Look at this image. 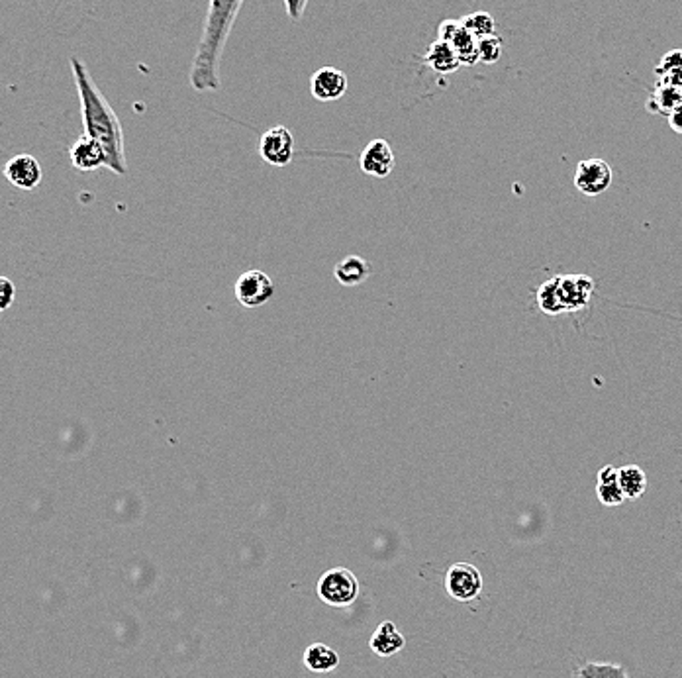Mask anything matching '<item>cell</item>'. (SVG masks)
Masks as SVG:
<instances>
[{"label":"cell","instance_id":"cell-1","mask_svg":"<svg viewBox=\"0 0 682 678\" xmlns=\"http://www.w3.org/2000/svg\"><path fill=\"white\" fill-rule=\"evenodd\" d=\"M69 66L81 100L85 136L93 137L95 142L100 144L107 157V169L116 175H126L127 163L120 118L116 116L108 98L100 93L85 61H81L79 57H71Z\"/></svg>","mask_w":682,"mask_h":678},{"label":"cell","instance_id":"cell-2","mask_svg":"<svg viewBox=\"0 0 682 678\" xmlns=\"http://www.w3.org/2000/svg\"><path fill=\"white\" fill-rule=\"evenodd\" d=\"M243 0H210L202 35L190 67V86L197 93L220 91V59Z\"/></svg>","mask_w":682,"mask_h":678},{"label":"cell","instance_id":"cell-3","mask_svg":"<svg viewBox=\"0 0 682 678\" xmlns=\"http://www.w3.org/2000/svg\"><path fill=\"white\" fill-rule=\"evenodd\" d=\"M359 591H361V588H359L357 577L345 567L326 571L320 577L316 586V592L321 602L333 608L351 606L359 598Z\"/></svg>","mask_w":682,"mask_h":678},{"label":"cell","instance_id":"cell-4","mask_svg":"<svg viewBox=\"0 0 682 678\" xmlns=\"http://www.w3.org/2000/svg\"><path fill=\"white\" fill-rule=\"evenodd\" d=\"M445 591L461 604H469L483 592V574L471 562H455L445 574Z\"/></svg>","mask_w":682,"mask_h":678},{"label":"cell","instance_id":"cell-5","mask_svg":"<svg viewBox=\"0 0 682 678\" xmlns=\"http://www.w3.org/2000/svg\"><path fill=\"white\" fill-rule=\"evenodd\" d=\"M612 167L604 159H585L576 165L575 187L585 197H600L612 187Z\"/></svg>","mask_w":682,"mask_h":678},{"label":"cell","instance_id":"cell-6","mask_svg":"<svg viewBox=\"0 0 682 678\" xmlns=\"http://www.w3.org/2000/svg\"><path fill=\"white\" fill-rule=\"evenodd\" d=\"M260 156L273 167H287L294 157V137L287 126H275L261 136Z\"/></svg>","mask_w":682,"mask_h":678},{"label":"cell","instance_id":"cell-7","mask_svg":"<svg viewBox=\"0 0 682 678\" xmlns=\"http://www.w3.org/2000/svg\"><path fill=\"white\" fill-rule=\"evenodd\" d=\"M596 283L588 275H559L557 292L565 312H576L588 306Z\"/></svg>","mask_w":682,"mask_h":678},{"label":"cell","instance_id":"cell-8","mask_svg":"<svg viewBox=\"0 0 682 678\" xmlns=\"http://www.w3.org/2000/svg\"><path fill=\"white\" fill-rule=\"evenodd\" d=\"M275 285L263 271H246L236 283V299L248 309H260L273 299Z\"/></svg>","mask_w":682,"mask_h":678},{"label":"cell","instance_id":"cell-9","mask_svg":"<svg viewBox=\"0 0 682 678\" xmlns=\"http://www.w3.org/2000/svg\"><path fill=\"white\" fill-rule=\"evenodd\" d=\"M6 181L22 190H34L42 183V165L28 153H20L6 161L3 169Z\"/></svg>","mask_w":682,"mask_h":678},{"label":"cell","instance_id":"cell-10","mask_svg":"<svg viewBox=\"0 0 682 678\" xmlns=\"http://www.w3.org/2000/svg\"><path fill=\"white\" fill-rule=\"evenodd\" d=\"M347 75L338 67H320L310 79V93L320 102L340 100L347 93Z\"/></svg>","mask_w":682,"mask_h":678},{"label":"cell","instance_id":"cell-11","mask_svg":"<svg viewBox=\"0 0 682 678\" xmlns=\"http://www.w3.org/2000/svg\"><path fill=\"white\" fill-rule=\"evenodd\" d=\"M359 167L371 177L384 178L394 169V153L387 139H372L359 157Z\"/></svg>","mask_w":682,"mask_h":678},{"label":"cell","instance_id":"cell-12","mask_svg":"<svg viewBox=\"0 0 682 678\" xmlns=\"http://www.w3.org/2000/svg\"><path fill=\"white\" fill-rule=\"evenodd\" d=\"M69 156L73 161V167L79 171H97L100 167H107L105 151H102L98 142H95V139L88 136H81L76 139L69 149Z\"/></svg>","mask_w":682,"mask_h":678},{"label":"cell","instance_id":"cell-13","mask_svg":"<svg viewBox=\"0 0 682 678\" xmlns=\"http://www.w3.org/2000/svg\"><path fill=\"white\" fill-rule=\"evenodd\" d=\"M406 645L404 635L398 632L392 622H382L371 637V649L375 651L379 657H392L398 651H402Z\"/></svg>","mask_w":682,"mask_h":678},{"label":"cell","instance_id":"cell-14","mask_svg":"<svg viewBox=\"0 0 682 678\" xmlns=\"http://www.w3.org/2000/svg\"><path fill=\"white\" fill-rule=\"evenodd\" d=\"M423 63L437 75H452L461 67L453 47L442 40H435L428 47L426 54H423Z\"/></svg>","mask_w":682,"mask_h":678},{"label":"cell","instance_id":"cell-15","mask_svg":"<svg viewBox=\"0 0 682 678\" xmlns=\"http://www.w3.org/2000/svg\"><path fill=\"white\" fill-rule=\"evenodd\" d=\"M338 283L343 287H359L371 277V265L363 258L357 255H350V258L341 259L336 268H333Z\"/></svg>","mask_w":682,"mask_h":678},{"label":"cell","instance_id":"cell-16","mask_svg":"<svg viewBox=\"0 0 682 678\" xmlns=\"http://www.w3.org/2000/svg\"><path fill=\"white\" fill-rule=\"evenodd\" d=\"M596 496L598 501L608 506L616 508L626 502V496L620 489V482H617V469L612 465L602 467L598 471V482H596Z\"/></svg>","mask_w":682,"mask_h":678},{"label":"cell","instance_id":"cell-17","mask_svg":"<svg viewBox=\"0 0 682 678\" xmlns=\"http://www.w3.org/2000/svg\"><path fill=\"white\" fill-rule=\"evenodd\" d=\"M304 664L310 673H331L340 667V655L326 643H312L304 651Z\"/></svg>","mask_w":682,"mask_h":678},{"label":"cell","instance_id":"cell-18","mask_svg":"<svg viewBox=\"0 0 682 678\" xmlns=\"http://www.w3.org/2000/svg\"><path fill=\"white\" fill-rule=\"evenodd\" d=\"M678 106H682V88L665 83H657L646 105L651 114H665V116H668Z\"/></svg>","mask_w":682,"mask_h":678},{"label":"cell","instance_id":"cell-19","mask_svg":"<svg viewBox=\"0 0 682 678\" xmlns=\"http://www.w3.org/2000/svg\"><path fill=\"white\" fill-rule=\"evenodd\" d=\"M617 482H620L626 501H637L647 491V475L637 465H626L617 469Z\"/></svg>","mask_w":682,"mask_h":678},{"label":"cell","instance_id":"cell-20","mask_svg":"<svg viewBox=\"0 0 682 678\" xmlns=\"http://www.w3.org/2000/svg\"><path fill=\"white\" fill-rule=\"evenodd\" d=\"M449 46L453 47L461 67H473L474 63H479L477 40H474V37L465 28H463V25L455 32V35L452 37V40H449Z\"/></svg>","mask_w":682,"mask_h":678},{"label":"cell","instance_id":"cell-21","mask_svg":"<svg viewBox=\"0 0 682 678\" xmlns=\"http://www.w3.org/2000/svg\"><path fill=\"white\" fill-rule=\"evenodd\" d=\"M655 73H657V83L682 88V49L668 51Z\"/></svg>","mask_w":682,"mask_h":678},{"label":"cell","instance_id":"cell-22","mask_svg":"<svg viewBox=\"0 0 682 678\" xmlns=\"http://www.w3.org/2000/svg\"><path fill=\"white\" fill-rule=\"evenodd\" d=\"M571 678H629V674L616 663H585L573 671Z\"/></svg>","mask_w":682,"mask_h":678},{"label":"cell","instance_id":"cell-23","mask_svg":"<svg viewBox=\"0 0 682 678\" xmlns=\"http://www.w3.org/2000/svg\"><path fill=\"white\" fill-rule=\"evenodd\" d=\"M461 25L465 28L474 40H483V37L486 35H493L496 34V22L494 18L488 15V12L484 10H479V12H471V15L463 16L461 18Z\"/></svg>","mask_w":682,"mask_h":678},{"label":"cell","instance_id":"cell-24","mask_svg":"<svg viewBox=\"0 0 682 678\" xmlns=\"http://www.w3.org/2000/svg\"><path fill=\"white\" fill-rule=\"evenodd\" d=\"M537 304H539V309H542V312L549 316H557L565 312L559 300V292H557V277L545 280V283L539 287Z\"/></svg>","mask_w":682,"mask_h":678},{"label":"cell","instance_id":"cell-25","mask_svg":"<svg viewBox=\"0 0 682 678\" xmlns=\"http://www.w3.org/2000/svg\"><path fill=\"white\" fill-rule=\"evenodd\" d=\"M502 49H504V40H502L500 35L493 34V35L483 37V40L477 42L479 61L486 63V66H494V63H498L502 57Z\"/></svg>","mask_w":682,"mask_h":678},{"label":"cell","instance_id":"cell-26","mask_svg":"<svg viewBox=\"0 0 682 678\" xmlns=\"http://www.w3.org/2000/svg\"><path fill=\"white\" fill-rule=\"evenodd\" d=\"M16 297V287L10 278L0 277V312L8 310Z\"/></svg>","mask_w":682,"mask_h":678},{"label":"cell","instance_id":"cell-27","mask_svg":"<svg viewBox=\"0 0 682 678\" xmlns=\"http://www.w3.org/2000/svg\"><path fill=\"white\" fill-rule=\"evenodd\" d=\"M461 28V22L459 20H443L440 24V28H437V40H442L445 44H449V40L455 35V32Z\"/></svg>","mask_w":682,"mask_h":678},{"label":"cell","instance_id":"cell-28","mask_svg":"<svg viewBox=\"0 0 682 678\" xmlns=\"http://www.w3.org/2000/svg\"><path fill=\"white\" fill-rule=\"evenodd\" d=\"M306 3H308V0H285L289 16H290L294 22H299V20L302 18L304 8H306Z\"/></svg>","mask_w":682,"mask_h":678},{"label":"cell","instance_id":"cell-29","mask_svg":"<svg viewBox=\"0 0 682 678\" xmlns=\"http://www.w3.org/2000/svg\"><path fill=\"white\" fill-rule=\"evenodd\" d=\"M668 127L678 136H682V106L675 108L671 114H668Z\"/></svg>","mask_w":682,"mask_h":678}]
</instances>
